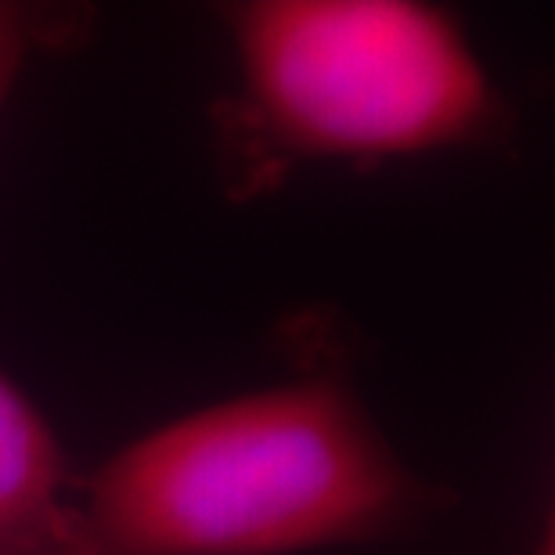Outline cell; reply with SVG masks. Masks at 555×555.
Segmentation results:
<instances>
[{
  "instance_id": "6",
  "label": "cell",
  "mask_w": 555,
  "mask_h": 555,
  "mask_svg": "<svg viewBox=\"0 0 555 555\" xmlns=\"http://www.w3.org/2000/svg\"><path fill=\"white\" fill-rule=\"evenodd\" d=\"M0 555H4V552H0Z\"/></svg>"
},
{
  "instance_id": "1",
  "label": "cell",
  "mask_w": 555,
  "mask_h": 555,
  "mask_svg": "<svg viewBox=\"0 0 555 555\" xmlns=\"http://www.w3.org/2000/svg\"><path fill=\"white\" fill-rule=\"evenodd\" d=\"M429 491L347 386L293 379L177 415L76 483V555H307L415 524Z\"/></svg>"
},
{
  "instance_id": "2",
  "label": "cell",
  "mask_w": 555,
  "mask_h": 555,
  "mask_svg": "<svg viewBox=\"0 0 555 555\" xmlns=\"http://www.w3.org/2000/svg\"><path fill=\"white\" fill-rule=\"evenodd\" d=\"M220 26L235 59L224 144L249 192L299 166L480 149L508 127L487 62L437 4L238 0Z\"/></svg>"
},
{
  "instance_id": "4",
  "label": "cell",
  "mask_w": 555,
  "mask_h": 555,
  "mask_svg": "<svg viewBox=\"0 0 555 555\" xmlns=\"http://www.w3.org/2000/svg\"><path fill=\"white\" fill-rule=\"evenodd\" d=\"M87 15L80 8L54 4H22V0H0V108L8 105L18 76L40 54L62 43L80 40Z\"/></svg>"
},
{
  "instance_id": "3",
  "label": "cell",
  "mask_w": 555,
  "mask_h": 555,
  "mask_svg": "<svg viewBox=\"0 0 555 555\" xmlns=\"http://www.w3.org/2000/svg\"><path fill=\"white\" fill-rule=\"evenodd\" d=\"M76 483L59 433L0 372V552L76 555Z\"/></svg>"
},
{
  "instance_id": "5",
  "label": "cell",
  "mask_w": 555,
  "mask_h": 555,
  "mask_svg": "<svg viewBox=\"0 0 555 555\" xmlns=\"http://www.w3.org/2000/svg\"><path fill=\"white\" fill-rule=\"evenodd\" d=\"M555 534H552V524H545V530H538L534 538V548H530V555H555Z\"/></svg>"
}]
</instances>
